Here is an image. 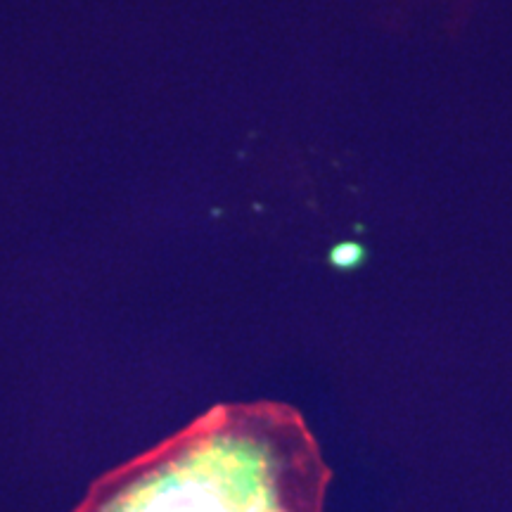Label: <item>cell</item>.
<instances>
[{
	"instance_id": "1",
	"label": "cell",
	"mask_w": 512,
	"mask_h": 512,
	"mask_svg": "<svg viewBox=\"0 0 512 512\" xmlns=\"http://www.w3.org/2000/svg\"><path fill=\"white\" fill-rule=\"evenodd\" d=\"M330 477L297 408L219 403L95 479L72 512H325Z\"/></svg>"
}]
</instances>
